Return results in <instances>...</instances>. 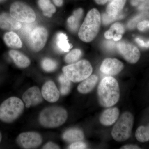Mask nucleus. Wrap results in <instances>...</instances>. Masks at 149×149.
Instances as JSON below:
<instances>
[{
  "label": "nucleus",
  "instance_id": "35",
  "mask_svg": "<svg viewBox=\"0 0 149 149\" xmlns=\"http://www.w3.org/2000/svg\"><path fill=\"white\" fill-rule=\"evenodd\" d=\"M43 149H58L60 147L56 144L52 142H49L46 143L44 146Z\"/></svg>",
  "mask_w": 149,
  "mask_h": 149
},
{
  "label": "nucleus",
  "instance_id": "26",
  "mask_svg": "<svg viewBox=\"0 0 149 149\" xmlns=\"http://www.w3.org/2000/svg\"><path fill=\"white\" fill-rule=\"evenodd\" d=\"M149 17V12L148 11H143L134 17L129 22L128 27L130 29H133L137 26L140 22L143 21Z\"/></svg>",
  "mask_w": 149,
  "mask_h": 149
},
{
  "label": "nucleus",
  "instance_id": "2",
  "mask_svg": "<svg viewBox=\"0 0 149 149\" xmlns=\"http://www.w3.org/2000/svg\"><path fill=\"white\" fill-rule=\"evenodd\" d=\"M101 23V17L98 10L92 9L87 14L80 27L78 36L80 40L85 42L93 41L98 33Z\"/></svg>",
  "mask_w": 149,
  "mask_h": 149
},
{
  "label": "nucleus",
  "instance_id": "22",
  "mask_svg": "<svg viewBox=\"0 0 149 149\" xmlns=\"http://www.w3.org/2000/svg\"><path fill=\"white\" fill-rule=\"evenodd\" d=\"M126 0H113L107 7V13L111 16H116L125 5Z\"/></svg>",
  "mask_w": 149,
  "mask_h": 149
},
{
  "label": "nucleus",
  "instance_id": "9",
  "mask_svg": "<svg viewBox=\"0 0 149 149\" xmlns=\"http://www.w3.org/2000/svg\"><path fill=\"white\" fill-rule=\"evenodd\" d=\"M116 48L118 52L126 61L134 64L139 61L141 53L138 48L127 42H120L117 43Z\"/></svg>",
  "mask_w": 149,
  "mask_h": 149
},
{
  "label": "nucleus",
  "instance_id": "30",
  "mask_svg": "<svg viewBox=\"0 0 149 149\" xmlns=\"http://www.w3.org/2000/svg\"><path fill=\"white\" fill-rule=\"evenodd\" d=\"M122 15L118 14L116 16H111L108 14L107 13H104L102 15V22L104 24H108L113 22L117 19H120L122 18Z\"/></svg>",
  "mask_w": 149,
  "mask_h": 149
},
{
  "label": "nucleus",
  "instance_id": "47",
  "mask_svg": "<svg viewBox=\"0 0 149 149\" xmlns=\"http://www.w3.org/2000/svg\"></svg>",
  "mask_w": 149,
  "mask_h": 149
},
{
  "label": "nucleus",
  "instance_id": "24",
  "mask_svg": "<svg viewBox=\"0 0 149 149\" xmlns=\"http://www.w3.org/2000/svg\"><path fill=\"white\" fill-rule=\"evenodd\" d=\"M60 84V92L61 95H67L71 88V81L64 74H61L58 77Z\"/></svg>",
  "mask_w": 149,
  "mask_h": 149
},
{
  "label": "nucleus",
  "instance_id": "38",
  "mask_svg": "<svg viewBox=\"0 0 149 149\" xmlns=\"http://www.w3.org/2000/svg\"><path fill=\"white\" fill-rule=\"evenodd\" d=\"M113 32L110 29L106 32L104 34V37L107 40L113 39Z\"/></svg>",
  "mask_w": 149,
  "mask_h": 149
},
{
  "label": "nucleus",
  "instance_id": "6",
  "mask_svg": "<svg viewBox=\"0 0 149 149\" xmlns=\"http://www.w3.org/2000/svg\"><path fill=\"white\" fill-rule=\"evenodd\" d=\"M134 122L132 113L125 112L121 116L111 132L113 138L117 142H123L130 138Z\"/></svg>",
  "mask_w": 149,
  "mask_h": 149
},
{
  "label": "nucleus",
  "instance_id": "44",
  "mask_svg": "<svg viewBox=\"0 0 149 149\" xmlns=\"http://www.w3.org/2000/svg\"><path fill=\"white\" fill-rule=\"evenodd\" d=\"M2 138V136L1 133L0 132V143H1V141Z\"/></svg>",
  "mask_w": 149,
  "mask_h": 149
},
{
  "label": "nucleus",
  "instance_id": "7",
  "mask_svg": "<svg viewBox=\"0 0 149 149\" xmlns=\"http://www.w3.org/2000/svg\"><path fill=\"white\" fill-rule=\"evenodd\" d=\"M10 12L14 18L20 22L30 23L36 19V15L33 10L21 2L13 3L11 6Z\"/></svg>",
  "mask_w": 149,
  "mask_h": 149
},
{
  "label": "nucleus",
  "instance_id": "5",
  "mask_svg": "<svg viewBox=\"0 0 149 149\" xmlns=\"http://www.w3.org/2000/svg\"><path fill=\"white\" fill-rule=\"evenodd\" d=\"M62 70L70 81L77 83L89 77L93 72V68L89 61L83 60L64 66Z\"/></svg>",
  "mask_w": 149,
  "mask_h": 149
},
{
  "label": "nucleus",
  "instance_id": "19",
  "mask_svg": "<svg viewBox=\"0 0 149 149\" xmlns=\"http://www.w3.org/2000/svg\"><path fill=\"white\" fill-rule=\"evenodd\" d=\"M4 41L8 47L13 49H20L22 47V42L20 38L15 32L11 31L4 35Z\"/></svg>",
  "mask_w": 149,
  "mask_h": 149
},
{
  "label": "nucleus",
  "instance_id": "34",
  "mask_svg": "<svg viewBox=\"0 0 149 149\" xmlns=\"http://www.w3.org/2000/svg\"><path fill=\"white\" fill-rule=\"evenodd\" d=\"M136 41L141 47L144 48H149V40L145 42L141 38L137 37L136 39Z\"/></svg>",
  "mask_w": 149,
  "mask_h": 149
},
{
  "label": "nucleus",
  "instance_id": "41",
  "mask_svg": "<svg viewBox=\"0 0 149 149\" xmlns=\"http://www.w3.org/2000/svg\"><path fill=\"white\" fill-rule=\"evenodd\" d=\"M121 38H122V35H120V34H115L113 39L115 42H117V41H119Z\"/></svg>",
  "mask_w": 149,
  "mask_h": 149
},
{
  "label": "nucleus",
  "instance_id": "14",
  "mask_svg": "<svg viewBox=\"0 0 149 149\" xmlns=\"http://www.w3.org/2000/svg\"><path fill=\"white\" fill-rule=\"evenodd\" d=\"M22 24L13 18L10 14L3 13L0 14V28L5 30L15 31L21 28Z\"/></svg>",
  "mask_w": 149,
  "mask_h": 149
},
{
  "label": "nucleus",
  "instance_id": "28",
  "mask_svg": "<svg viewBox=\"0 0 149 149\" xmlns=\"http://www.w3.org/2000/svg\"><path fill=\"white\" fill-rule=\"evenodd\" d=\"M42 66L43 69L46 72H51L56 69L57 63L53 60L45 58L42 61Z\"/></svg>",
  "mask_w": 149,
  "mask_h": 149
},
{
  "label": "nucleus",
  "instance_id": "10",
  "mask_svg": "<svg viewBox=\"0 0 149 149\" xmlns=\"http://www.w3.org/2000/svg\"><path fill=\"white\" fill-rule=\"evenodd\" d=\"M48 32L42 27H36L29 36L30 47L35 52H40L45 45L47 40Z\"/></svg>",
  "mask_w": 149,
  "mask_h": 149
},
{
  "label": "nucleus",
  "instance_id": "18",
  "mask_svg": "<svg viewBox=\"0 0 149 149\" xmlns=\"http://www.w3.org/2000/svg\"><path fill=\"white\" fill-rule=\"evenodd\" d=\"M84 134L82 130L77 128H72L66 130L63 135V139L68 143H74L83 141Z\"/></svg>",
  "mask_w": 149,
  "mask_h": 149
},
{
  "label": "nucleus",
  "instance_id": "36",
  "mask_svg": "<svg viewBox=\"0 0 149 149\" xmlns=\"http://www.w3.org/2000/svg\"><path fill=\"white\" fill-rule=\"evenodd\" d=\"M140 10H146L149 9V0H145L143 3L140 4L139 7Z\"/></svg>",
  "mask_w": 149,
  "mask_h": 149
},
{
  "label": "nucleus",
  "instance_id": "17",
  "mask_svg": "<svg viewBox=\"0 0 149 149\" xmlns=\"http://www.w3.org/2000/svg\"><path fill=\"white\" fill-rule=\"evenodd\" d=\"M9 54L14 62L18 67L26 68L30 65V60L20 52L12 50L10 51Z\"/></svg>",
  "mask_w": 149,
  "mask_h": 149
},
{
  "label": "nucleus",
  "instance_id": "31",
  "mask_svg": "<svg viewBox=\"0 0 149 149\" xmlns=\"http://www.w3.org/2000/svg\"><path fill=\"white\" fill-rule=\"evenodd\" d=\"M114 32V31L117 33V34H120L122 35L125 32V29L123 25L120 23L117 22L113 24L109 29Z\"/></svg>",
  "mask_w": 149,
  "mask_h": 149
},
{
  "label": "nucleus",
  "instance_id": "8",
  "mask_svg": "<svg viewBox=\"0 0 149 149\" xmlns=\"http://www.w3.org/2000/svg\"><path fill=\"white\" fill-rule=\"evenodd\" d=\"M16 143L22 148L36 149L41 146L42 143V138L40 134L37 132H24L17 136Z\"/></svg>",
  "mask_w": 149,
  "mask_h": 149
},
{
  "label": "nucleus",
  "instance_id": "4",
  "mask_svg": "<svg viewBox=\"0 0 149 149\" xmlns=\"http://www.w3.org/2000/svg\"><path fill=\"white\" fill-rule=\"evenodd\" d=\"M24 108L21 99L15 97L9 98L0 106V120L6 123L13 122L21 115Z\"/></svg>",
  "mask_w": 149,
  "mask_h": 149
},
{
  "label": "nucleus",
  "instance_id": "20",
  "mask_svg": "<svg viewBox=\"0 0 149 149\" xmlns=\"http://www.w3.org/2000/svg\"><path fill=\"white\" fill-rule=\"evenodd\" d=\"M56 49L61 52H67L71 48L66 35L62 32L57 34L55 38Z\"/></svg>",
  "mask_w": 149,
  "mask_h": 149
},
{
  "label": "nucleus",
  "instance_id": "13",
  "mask_svg": "<svg viewBox=\"0 0 149 149\" xmlns=\"http://www.w3.org/2000/svg\"><path fill=\"white\" fill-rule=\"evenodd\" d=\"M43 98L51 103L57 101L60 97V93L55 84L49 80L43 85L41 91Z\"/></svg>",
  "mask_w": 149,
  "mask_h": 149
},
{
  "label": "nucleus",
  "instance_id": "42",
  "mask_svg": "<svg viewBox=\"0 0 149 149\" xmlns=\"http://www.w3.org/2000/svg\"><path fill=\"white\" fill-rule=\"evenodd\" d=\"M54 3L58 7L61 6L63 3V0H53Z\"/></svg>",
  "mask_w": 149,
  "mask_h": 149
},
{
  "label": "nucleus",
  "instance_id": "12",
  "mask_svg": "<svg viewBox=\"0 0 149 149\" xmlns=\"http://www.w3.org/2000/svg\"><path fill=\"white\" fill-rule=\"evenodd\" d=\"M123 67V63L117 59L108 58L102 63L100 70L107 75H114L119 73Z\"/></svg>",
  "mask_w": 149,
  "mask_h": 149
},
{
  "label": "nucleus",
  "instance_id": "33",
  "mask_svg": "<svg viewBox=\"0 0 149 149\" xmlns=\"http://www.w3.org/2000/svg\"><path fill=\"white\" fill-rule=\"evenodd\" d=\"M149 20H144L140 22L137 24V28L140 31H144L147 28L149 27Z\"/></svg>",
  "mask_w": 149,
  "mask_h": 149
},
{
  "label": "nucleus",
  "instance_id": "29",
  "mask_svg": "<svg viewBox=\"0 0 149 149\" xmlns=\"http://www.w3.org/2000/svg\"><path fill=\"white\" fill-rule=\"evenodd\" d=\"M21 28L18 30H20L22 35L26 37H29L33 30L36 27V24L35 22L30 23L22 22ZM22 24V23H21Z\"/></svg>",
  "mask_w": 149,
  "mask_h": 149
},
{
  "label": "nucleus",
  "instance_id": "32",
  "mask_svg": "<svg viewBox=\"0 0 149 149\" xmlns=\"http://www.w3.org/2000/svg\"><path fill=\"white\" fill-rule=\"evenodd\" d=\"M87 148V145L82 141H77L74 142L70 146L69 149H83Z\"/></svg>",
  "mask_w": 149,
  "mask_h": 149
},
{
  "label": "nucleus",
  "instance_id": "11",
  "mask_svg": "<svg viewBox=\"0 0 149 149\" xmlns=\"http://www.w3.org/2000/svg\"><path fill=\"white\" fill-rule=\"evenodd\" d=\"M22 100L27 108L40 104L43 101L41 91L37 86L27 89L22 95Z\"/></svg>",
  "mask_w": 149,
  "mask_h": 149
},
{
  "label": "nucleus",
  "instance_id": "40",
  "mask_svg": "<svg viewBox=\"0 0 149 149\" xmlns=\"http://www.w3.org/2000/svg\"><path fill=\"white\" fill-rule=\"evenodd\" d=\"M145 0H131V3L133 6H136L140 4Z\"/></svg>",
  "mask_w": 149,
  "mask_h": 149
},
{
  "label": "nucleus",
  "instance_id": "45",
  "mask_svg": "<svg viewBox=\"0 0 149 149\" xmlns=\"http://www.w3.org/2000/svg\"><path fill=\"white\" fill-rule=\"evenodd\" d=\"M110 1H112L113 0H110Z\"/></svg>",
  "mask_w": 149,
  "mask_h": 149
},
{
  "label": "nucleus",
  "instance_id": "3",
  "mask_svg": "<svg viewBox=\"0 0 149 149\" xmlns=\"http://www.w3.org/2000/svg\"><path fill=\"white\" fill-rule=\"evenodd\" d=\"M66 110L59 106L45 108L40 112L39 116L40 124L47 128H55L64 124L68 118Z\"/></svg>",
  "mask_w": 149,
  "mask_h": 149
},
{
  "label": "nucleus",
  "instance_id": "27",
  "mask_svg": "<svg viewBox=\"0 0 149 149\" xmlns=\"http://www.w3.org/2000/svg\"><path fill=\"white\" fill-rule=\"evenodd\" d=\"M82 55V52L79 49H74L65 56V61L69 64L76 62L80 59Z\"/></svg>",
  "mask_w": 149,
  "mask_h": 149
},
{
  "label": "nucleus",
  "instance_id": "25",
  "mask_svg": "<svg viewBox=\"0 0 149 149\" xmlns=\"http://www.w3.org/2000/svg\"><path fill=\"white\" fill-rule=\"evenodd\" d=\"M135 136L137 140L141 143L149 141V125L139 127L136 130Z\"/></svg>",
  "mask_w": 149,
  "mask_h": 149
},
{
  "label": "nucleus",
  "instance_id": "16",
  "mask_svg": "<svg viewBox=\"0 0 149 149\" xmlns=\"http://www.w3.org/2000/svg\"><path fill=\"white\" fill-rule=\"evenodd\" d=\"M97 77L95 74L90 75L83 80L77 87V90L82 94L90 93L94 89L97 82Z\"/></svg>",
  "mask_w": 149,
  "mask_h": 149
},
{
  "label": "nucleus",
  "instance_id": "46",
  "mask_svg": "<svg viewBox=\"0 0 149 149\" xmlns=\"http://www.w3.org/2000/svg\"><path fill=\"white\" fill-rule=\"evenodd\" d=\"M2 1V0H0V1Z\"/></svg>",
  "mask_w": 149,
  "mask_h": 149
},
{
  "label": "nucleus",
  "instance_id": "23",
  "mask_svg": "<svg viewBox=\"0 0 149 149\" xmlns=\"http://www.w3.org/2000/svg\"><path fill=\"white\" fill-rule=\"evenodd\" d=\"M38 4L45 16L51 17L56 12L55 7L49 0H39Z\"/></svg>",
  "mask_w": 149,
  "mask_h": 149
},
{
  "label": "nucleus",
  "instance_id": "1",
  "mask_svg": "<svg viewBox=\"0 0 149 149\" xmlns=\"http://www.w3.org/2000/svg\"><path fill=\"white\" fill-rule=\"evenodd\" d=\"M99 102L103 107H109L117 103L120 90L117 80L111 76L104 77L98 88Z\"/></svg>",
  "mask_w": 149,
  "mask_h": 149
},
{
  "label": "nucleus",
  "instance_id": "21",
  "mask_svg": "<svg viewBox=\"0 0 149 149\" xmlns=\"http://www.w3.org/2000/svg\"><path fill=\"white\" fill-rule=\"evenodd\" d=\"M83 10L79 8L73 12V15L70 17L67 20L68 25L71 31L74 32L78 29L79 22L83 15Z\"/></svg>",
  "mask_w": 149,
  "mask_h": 149
},
{
  "label": "nucleus",
  "instance_id": "43",
  "mask_svg": "<svg viewBox=\"0 0 149 149\" xmlns=\"http://www.w3.org/2000/svg\"><path fill=\"white\" fill-rule=\"evenodd\" d=\"M108 0H95L97 3L100 5H104L107 3Z\"/></svg>",
  "mask_w": 149,
  "mask_h": 149
},
{
  "label": "nucleus",
  "instance_id": "39",
  "mask_svg": "<svg viewBox=\"0 0 149 149\" xmlns=\"http://www.w3.org/2000/svg\"><path fill=\"white\" fill-rule=\"evenodd\" d=\"M120 149H140L139 146L135 145H126V146H123L120 148Z\"/></svg>",
  "mask_w": 149,
  "mask_h": 149
},
{
  "label": "nucleus",
  "instance_id": "37",
  "mask_svg": "<svg viewBox=\"0 0 149 149\" xmlns=\"http://www.w3.org/2000/svg\"><path fill=\"white\" fill-rule=\"evenodd\" d=\"M114 42V41H106L104 43V45L108 49H113L115 47H116V45H117V43H116Z\"/></svg>",
  "mask_w": 149,
  "mask_h": 149
},
{
  "label": "nucleus",
  "instance_id": "15",
  "mask_svg": "<svg viewBox=\"0 0 149 149\" xmlns=\"http://www.w3.org/2000/svg\"><path fill=\"white\" fill-rule=\"evenodd\" d=\"M119 115V110L117 108L108 109L101 115L100 118V122L106 126L112 125L117 120Z\"/></svg>",
  "mask_w": 149,
  "mask_h": 149
}]
</instances>
